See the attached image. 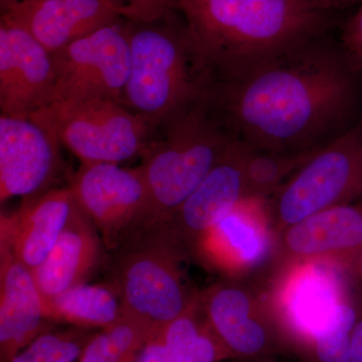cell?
<instances>
[{
  "instance_id": "7",
  "label": "cell",
  "mask_w": 362,
  "mask_h": 362,
  "mask_svg": "<svg viewBox=\"0 0 362 362\" xmlns=\"http://www.w3.org/2000/svg\"><path fill=\"white\" fill-rule=\"evenodd\" d=\"M58 138L81 163H117L142 156L157 127L120 102H54L30 116Z\"/></svg>"
},
{
  "instance_id": "32",
  "label": "cell",
  "mask_w": 362,
  "mask_h": 362,
  "mask_svg": "<svg viewBox=\"0 0 362 362\" xmlns=\"http://www.w3.org/2000/svg\"><path fill=\"white\" fill-rule=\"evenodd\" d=\"M230 362H249V361H240V359H232V361H230Z\"/></svg>"
},
{
  "instance_id": "9",
  "label": "cell",
  "mask_w": 362,
  "mask_h": 362,
  "mask_svg": "<svg viewBox=\"0 0 362 362\" xmlns=\"http://www.w3.org/2000/svg\"><path fill=\"white\" fill-rule=\"evenodd\" d=\"M346 267L306 264L265 282L272 306L291 354L301 358L329 327L340 305L352 294Z\"/></svg>"
},
{
  "instance_id": "29",
  "label": "cell",
  "mask_w": 362,
  "mask_h": 362,
  "mask_svg": "<svg viewBox=\"0 0 362 362\" xmlns=\"http://www.w3.org/2000/svg\"><path fill=\"white\" fill-rule=\"evenodd\" d=\"M310 1L323 11H330L333 9L345 8L356 0H310Z\"/></svg>"
},
{
  "instance_id": "10",
  "label": "cell",
  "mask_w": 362,
  "mask_h": 362,
  "mask_svg": "<svg viewBox=\"0 0 362 362\" xmlns=\"http://www.w3.org/2000/svg\"><path fill=\"white\" fill-rule=\"evenodd\" d=\"M120 21L52 54L56 75L52 103L90 99L120 102L130 71L127 30Z\"/></svg>"
},
{
  "instance_id": "13",
  "label": "cell",
  "mask_w": 362,
  "mask_h": 362,
  "mask_svg": "<svg viewBox=\"0 0 362 362\" xmlns=\"http://www.w3.org/2000/svg\"><path fill=\"white\" fill-rule=\"evenodd\" d=\"M58 138L30 117L0 116V201L52 189L63 170Z\"/></svg>"
},
{
  "instance_id": "16",
  "label": "cell",
  "mask_w": 362,
  "mask_h": 362,
  "mask_svg": "<svg viewBox=\"0 0 362 362\" xmlns=\"http://www.w3.org/2000/svg\"><path fill=\"white\" fill-rule=\"evenodd\" d=\"M51 52L23 28L0 18V110L30 117L54 100Z\"/></svg>"
},
{
  "instance_id": "11",
  "label": "cell",
  "mask_w": 362,
  "mask_h": 362,
  "mask_svg": "<svg viewBox=\"0 0 362 362\" xmlns=\"http://www.w3.org/2000/svg\"><path fill=\"white\" fill-rule=\"evenodd\" d=\"M362 251V209L357 204L331 207L307 216L276 235L275 247L263 280L317 262L351 270Z\"/></svg>"
},
{
  "instance_id": "2",
  "label": "cell",
  "mask_w": 362,
  "mask_h": 362,
  "mask_svg": "<svg viewBox=\"0 0 362 362\" xmlns=\"http://www.w3.org/2000/svg\"><path fill=\"white\" fill-rule=\"evenodd\" d=\"M206 86L246 75L314 42L328 11L310 0H176Z\"/></svg>"
},
{
  "instance_id": "22",
  "label": "cell",
  "mask_w": 362,
  "mask_h": 362,
  "mask_svg": "<svg viewBox=\"0 0 362 362\" xmlns=\"http://www.w3.org/2000/svg\"><path fill=\"white\" fill-rule=\"evenodd\" d=\"M44 305L51 322L87 329L108 327L123 316L120 295L112 283L76 286Z\"/></svg>"
},
{
  "instance_id": "14",
  "label": "cell",
  "mask_w": 362,
  "mask_h": 362,
  "mask_svg": "<svg viewBox=\"0 0 362 362\" xmlns=\"http://www.w3.org/2000/svg\"><path fill=\"white\" fill-rule=\"evenodd\" d=\"M275 240L267 201L245 199L207 232L194 258L223 277L262 276L270 265Z\"/></svg>"
},
{
  "instance_id": "33",
  "label": "cell",
  "mask_w": 362,
  "mask_h": 362,
  "mask_svg": "<svg viewBox=\"0 0 362 362\" xmlns=\"http://www.w3.org/2000/svg\"><path fill=\"white\" fill-rule=\"evenodd\" d=\"M358 206H361V209H362V202H361V204H358Z\"/></svg>"
},
{
  "instance_id": "30",
  "label": "cell",
  "mask_w": 362,
  "mask_h": 362,
  "mask_svg": "<svg viewBox=\"0 0 362 362\" xmlns=\"http://www.w3.org/2000/svg\"><path fill=\"white\" fill-rule=\"evenodd\" d=\"M350 273H354L357 278L362 280V251L361 254L358 255V257H357L356 261H354V265L351 267V270H350Z\"/></svg>"
},
{
  "instance_id": "6",
  "label": "cell",
  "mask_w": 362,
  "mask_h": 362,
  "mask_svg": "<svg viewBox=\"0 0 362 362\" xmlns=\"http://www.w3.org/2000/svg\"><path fill=\"white\" fill-rule=\"evenodd\" d=\"M362 197V123L320 144L267 201L275 235L331 207Z\"/></svg>"
},
{
  "instance_id": "26",
  "label": "cell",
  "mask_w": 362,
  "mask_h": 362,
  "mask_svg": "<svg viewBox=\"0 0 362 362\" xmlns=\"http://www.w3.org/2000/svg\"><path fill=\"white\" fill-rule=\"evenodd\" d=\"M121 18L133 23H152L168 20L177 11L176 0H110Z\"/></svg>"
},
{
  "instance_id": "25",
  "label": "cell",
  "mask_w": 362,
  "mask_h": 362,
  "mask_svg": "<svg viewBox=\"0 0 362 362\" xmlns=\"http://www.w3.org/2000/svg\"><path fill=\"white\" fill-rule=\"evenodd\" d=\"M87 328L47 331L8 362H75L95 332Z\"/></svg>"
},
{
  "instance_id": "28",
  "label": "cell",
  "mask_w": 362,
  "mask_h": 362,
  "mask_svg": "<svg viewBox=\"0 0 362 362\" xmlns=\"http://www.w3.org/2000/svg\"><path fill=\"white\" fill-rule=\"evenodd\" d=\"M357 317L350 343L349 362H362V291L356 288Z\"/></svg>"
},
{
  "instance_id": "15",
  "label": "cell",
  "mask_w": 362,
  "mask_h": 362,
  "mask_svg": "<svg viewBox=\"0 0 362 362\" xmlns=\"http://www.w3.org/2000/svg\"><path fill=\"white\" fill-rule=\"evenodd\" d=\"M247 149V144L235 140L187 201L158 226L190 258L207 232L247 199L244 168Z\"/></svg>"
},
{
  "instance_id": "5",
  "label": "cell",
  "mask_w": 362,
  "mask_h": 362,
  "mask_svg": "<svg viewBox=\"0 0 362 362\" xmlns=\"http://www.w3.org/2000/svg\"><path fill=\"white\" fill-rule=\"evenodd\" d=\"M111 252V283L123 314L149 337L197 302L199 291L190 289L181 267L190 257L161 226L124 235Z\"/></svg>"
},
{
  "instance_id": "24",
  "label": "cell",
  "mask_w": 362,
  "mask_h": 362,
  "mask_svg": "<svg viewBox=\"0 0 362 362\" xmlns=\"http://www.w3.org/2000/svg\"><path fill=\"white\" fill-rule=\"evenodd\" d=\"M148 337L145 328L123 314L113 325L93 334L78 362H135Z\"/></svg>"
},
{
  "instance_id": "1",
  "label": "cell",
  "mask_w": 362,
  "mask_h": 362,
  "mask_svg": "<svg viewBox=\"0 0 362 362\" xmlns=\"http://www.w3.org/2000/svg\"><path fill=\"white\" fill-rule=\"evenodd\" d=\"M351 66L314 42L235 80L206 86L223 125L252 149L300 152L346 118L356 100Z\"/></svg>"
},
{
  "instance_id": "12",
  "label": "cell",
  "mask_w": 362,
  "mask_h": 362,
  "mask_svg": "<svg viewBox=\"0 0 362 362\" xmlns=\"http://www.w3.org/2000/svg\"><path fill=\"white\" fill-rule=\"evenodd\" d=\"M70 185L109 252L137 223L148 204V188L140 165L124 168L105 162L81 163Z\"/></svg>"
},
{
  "instance_id": "18",
  "label": "cell",
  "mask_w": 362,
  "mask_h": 362,
  "mask_svg": "<svg viewBox=\"0 0 362 362\" xmlns=\"http://www.w3.org/2000/svg\"><path fill=\"white\" fill-rule=\"evenodd\" d=\"M78 206L71 185L23 199L16 213L1 216L0 245L33 272L49 256Z\"/></svg>"
},
{
  "instance_id": "3",
  "label": "cell",
  "mask_w": 362,
  "mask_h": 362,
  "mask_svg": "<svg viewBox=\"0 0 362 362\" xmlns=\"http://www.w3.org/2000/svg\"><path fill=\"white\" fill-rule=\"evenodd\" d=\"M235 140L206 98L157 128L140 164L148 188V204L127 233L165 223Z\"/></svg>"
},
{
  "instance_id": "23",
  "label": "cell",
  "mask_w": 362,
  "mask_h": 362,
  "mask_svg": "<svg viewBox=\"0 0 362 362\" xmlns=\"http://www.w3.org/2000/svg\"><path fill=\"white\" fill-rule=\"evenodd\" d=\"M318 146L300 152L261 151L249 146L244 168L247 199L268 201Z\"/></svg>"
},
{
  "instance_id": "8",
  "label": "cell",
  "mask_w": 362,
  "mask_h": 362,
  "mask_svg": "<svg viewBox=\"0 0 362 362\" xmlns=\"http://www.w3.org/2000/svg\"><path fill=\"white\" fill-rule=\"evenodd\" d=\"M207 323L233 359L275 362L291 354L266 285L221 277L199 292Z\"/></svg>"
},
{
  "instance_id": "19",
  "label": "cell",
  "mask_w": 362,
  "mask_h": 362,
  "mask_svg": "<svg viewBox=\"0 0 362 362\" xmlns=\"http://www.w3.org/2000/svg\"><path fill=\"white\" fill-rule=\"evenodd\" d=\"M54 324L32 271L0 245V361H11Z\"/></svg>"
},
{
  "instance_id": "4",
  "label": "cell",
  "mask_w": 362,
  "mask_h": 362,
  "mask_svg": "<svg viewBox=\"0 0 362 362\" xmlns=\"http://www.w3.org/2000/svg\"><path fill=\"white\" fill-rule=\"evenodd\" d=\"M130 71L120 103L159 128L206 95L185 25L175 16L157 23L125 21Z\"/></svg>"
},
{
  "instance_id": "27",
  "label": "cell",
  "mask_w": 362,
  "mask_h": 362,
  "mask_svg": "<svg viewBox=\"0 0 362 362\" xmlns=\"http://www.w3.org/2000/svg\"><path fill=\"white\" fill-rule=\"evenodd\" d=\"M341 40L349 64L354 68L362 69V4L345 23Z\"/></svg>"
},
{
  "instance_id": "31",
  "label": "cell",
  "mask_w": 362,
  "mask_h": 362,
  "mask_svg": "<svg viewBox=\"0 0 362 362\" xmlns=\"http://www.w3.org/2000/svg\"><path fill=\"white\" fill-rule=\"evenodd\" d=\"M18 1V0H0V6L1 9L6 8V6H11L14 2Z\"/></svg>"
},
{
  "instance_id": "20",
  "label": "cell",
  "mask_w": 362,
  "mask_h": 362,
  "mask_svg": "<svg viewBox=\"0 0 362 362\" xmlns=\"http://www.w3.org/2000/svg\"><path fill=\"white\" fill-rule=\"evenodd\" d=\"M102 244L96 226L78 206L49 256L32 272L44 304L85 284L101 259Z\"/></svg>"
},
{
  "instance_id": "17",
  "label": "cell",
  "mask_w": 362,
  "mask_h": 362,
  "mask_svg": "<svg viewBox=\"0 0 362 362\" xmlns=\"http://www.w3.org/2000/svg\"><path fill=\"white\" fill-rule=\"evenodd\" d=\"M23 28L51 54L121 21L110 0H18L1 16Z\"/></svg>"
},
{
  "instance_id": "21",
  "label": "cell",
  "mask_w": 362,
  "mask_h": 362,
  "mask_svg": "<svg viewBox=\"0 0 362 362\" xmlns=\"http://www.w3.org/2000/svg\"><path fill=\"white\" fill-rule=\"evenodd\" d=\"M197 302L187 312L147 338L135 362L232 361Z\"/></svg>"
}]
</instances>
